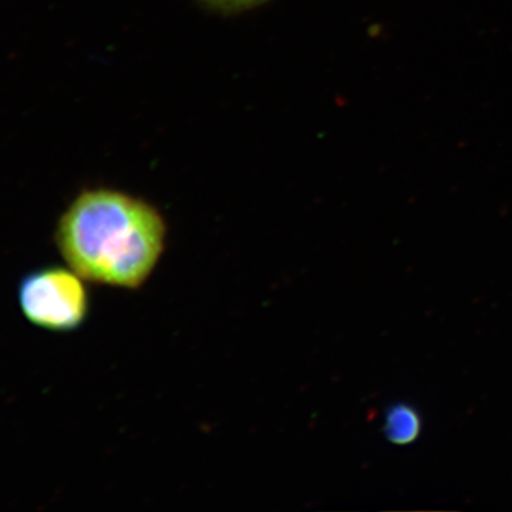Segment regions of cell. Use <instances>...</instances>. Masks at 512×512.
Masks as SVG:
<instances>
[{
  "mask_svg": "<svg viewBox=\"0 0 512 512\" xmlns=\"http://www.w3.org/2000/svg\"><path fill=\"white\" fill-rule=\"evenodd\" d=\"M56 247L84 281L136 291L156 271L167 244L160 212L124 192H82L63 212Z\"/></svg>",
  "mask_w": 512,
  "mask_h": 512,
  "instance_id": "1",
  "label": "cell"
},
{
  "mask_svg": "<svg viewBox=\"0 0 512 512\" xmlns=\"http://www.w3.org/2000/svg\"><path fill=\"white\" fill-rule=\"evenodd\" d=\"M72 268L47 266L30 272L20 282L18 301L30 323L52 332L82 328L89 315V292Z\"/></svg>",
  "mask_w": 512,
  "mask_h": 512,
  "instance_id": "2",
  "label": "cell"
},
{
  "mask_svg": "<svg viewBox=\"0 0 512 512\" xmlns=\"http://www.w3.org/2000/svg\"><path fill=\"white\" fill-rule=\"evenodd\" d=\"M420 414L407 404H397L387 412L386 436L394 444H410L419 437Z\"/></svg>",
  "mask_w": 512,
  "mask_h": 512,
  "instance_id": "3",
  "label": "cell"
},
{
  "mask_svg": "<svg viewBox=\"0 0 512 512\" xmlns=\"http://www.w3.org/2000/svg\"><path fill=\"white\" fill-rule=\"evenodd\" d=\"M205 3L220 10H227V12H234V10H242L252 8L258 5L262 0H204Z\"/></svg>",
  "mask_w": 512,
  "mask_h": 512,
  "instance_id": "4",
  "label": "cell"
}]
</instances>
